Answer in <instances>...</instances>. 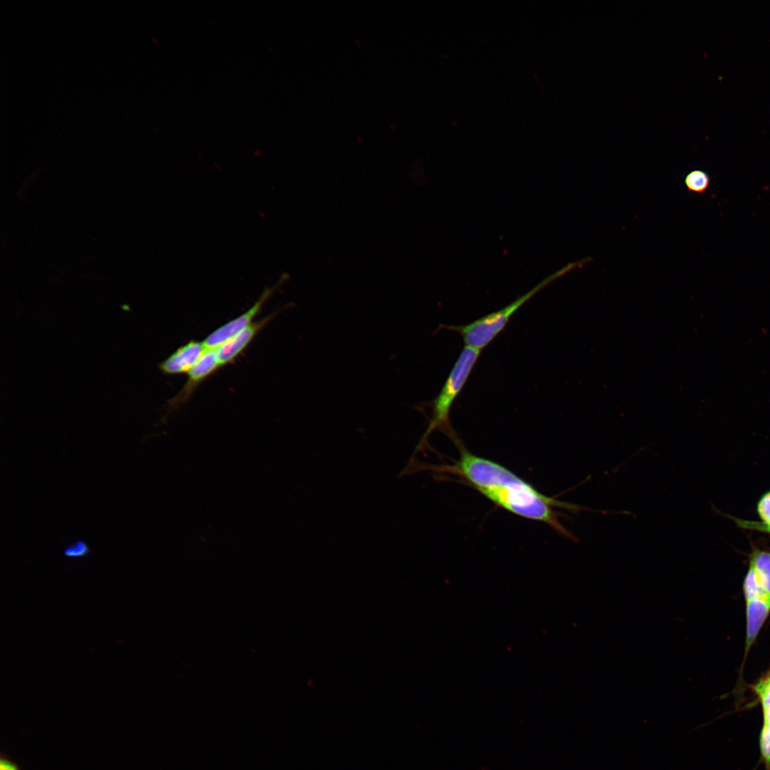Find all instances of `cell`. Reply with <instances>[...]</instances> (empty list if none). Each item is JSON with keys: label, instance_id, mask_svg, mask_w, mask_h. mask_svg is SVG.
Listing matches in <instances>:
<instances>
[{"label": "cell", "instance_id": "1", "mask_svg": "<svg viewBox=\"0 0 770 770\" xmlns=\"http://www.w3.org/2000/svg\"><path fill=\"white\" fill-rule=\"evenodd\" d=\"M451 471L498 507L518 516L547 523L559 534L574 541L576 538L560 522L554 507L573 512L582 506L559 501L540 493L505 466L462 450Z\"/></svg>", "mask_w": 770, "mask_h": 770}, {"label": "cell", "instance_id": "2", "mask_svg": "<svg viewBox=\"0 0 770 770\" xmlns=\"http://www.w3.org/2000/svg\"><path fill=\"white\" fill-rule=\"evenodd\" d=\"M574 267V264L568 265L541 281L532 289L506 307L495 312L487 314L467 324L449 325L446 328L459 333L463 339L465 346L481 350L504 329L510 317L520 307L548 284Z\"/></svg>", "mask_w": 770, "mask_h": 770}, {"label": "cell", "instance_id": "3", "mask_svg": "<svg viewBox=\"0 0 770 770\" xmlns=\"http://www.w3.org/2000/svg\"><path fill=\"white\" fill-rule=\"evenodd\" d=\"M480 352L481 350L477 349L464 346L439 394L433 401L432 419L424 437H427L436 428L450 433L451 409L477 362Z\"/></svg>", "mask_w": 770, "mask_h": 770}, {"label": "cell", "instance_id": "4", "mask_svg": "<svg viewBox=\"0 0 770 770\" xmlns=\"http://www.w3.org/2000/svg\"><path fill=\"white\" fill-rule=\"evenodd\" d=\"M276 288L277 286L266 288L258 300L246 312L209 334L202 342L205 347L207 349H216L250 325L252 320L260 311L264 303L272 294Z\"/></svg>", "mask_w": 770, "mask_h": 770}, {"label": "cell", "instance_id": "5", "mask_svg": "<svg viewBox=\"0 0 770 770\" xmlns=\"http://www.w3.org/2000/svg\"><path fill=\"white\" fill-rule=\"evenodd\" d=\"M206 350L203 342L191 341L161 362L159 368L166 374L188 372Z\"/></svg>", "mask_w": 770, "mask_h": 770}, {"label": "cell", "instance_id": "6", "mask_svg": "<svg viewBox=\"0 0 770 770\" xmlns=\"http://www.w3.org/2000/svg\"><path fill=\"white\" fill-rule=\"evenodd\" d=\"M220 366L216 349H207L188 372V383L185 385L182 392L170 401V405H175L177 401L180 402L187 399L193 388L214 372Z\"/></svg>", "mask_w": 770, "mask_h": 770}, {"label": "cell", "instance_id": "7", "mask_svg": "<svg viewBox=\"0 0 770 770\" xmlns=\"http://www.w3.org/2000/svg\"><path fill=\"white\" fill-rule=\"evenodd\" d=\"M270 317L271 316L259 322L252 323L234 337L216 348L220 365H225L232 361L242 351Z\"/></svg>", "mask_w": 770, "mask_h": 770}, {"label": "cell", "instance_id": "8", "mask_svg": "<svg viewBox=\"0 0 770 770\" xmlns=\"http://www.w3.org/2000/svg\"><path fill=\"white\" fill-rule=\"evenodd\" d=\"M746 657L770 612V597L746 600Z\"/></svg>", "mask_w": 770, "mask_h": 770}, {"label": "cell", "instance_id": "9", "mask_svg": "<svg viewBox=\"0 0 770 770\" xmlns=\"http://www.w3.org/2000/svg\"><path fill=\"white\" fill-rule=\"evenodd\" d=\"M750 565L754 568L763 590L770 596V552L754 550L751 555Z\"/></svg>", "mask_w": 770, "mask_h": 770}, {"label": "cell", "instance_id": "10", "mask_svg": "<svg viewBox=\"0 0 770 770\" xmlns=\"http://www.w3.org/2000/svg\"><path fill=\"white\" fill-rule=\"evenodd\" d=\"M709 183V175L702 170H692L684 178L685 186L690 192L702 193L707 190Z\"/></svg>", "mask_w": 770, "mask_h": 770}, {"label": "cell", "instance_id": "11", "mask_svg": "<svg viewBox=\"0 0 770 770\" xmlns=\"http://www.w3.org/2000/svg\"><path fill=\"white\" fill-rule=\"evenodd\" d=\"M744 593L746 600L769 596L763 590L755 570L750 564L744 582Z\"/></svg>", "mask_w": 770, "mask_h": 770}, {"label": "cell", "instance_id": "12", "mask_svg": "<svg viewBox=\"0 0 770 770\" xmlns=\"http://www.w3.org/2000/svg\"><path fill=\"white\" fill-rule=\"evenodd\" d=\"M90 553L91 548L88 544L83 539H78L63 549V555L68 558H83Z\"/></svg>", "mask_w": 770, "mask_h": 770}, {"label": "cell", "instance_id": "13", "mask_svg": "<svg viewBox=\"0 0 770 770\" xmlns=\"http://www.w3.org/2000/svg\"><path fill=\"white\" fill-rule=\"evenodd\" d=\"M759 746L766 769L770 770V725L769 724H763L759 736Z\"/></svg>", "mask_w": 770, "mask_h": 770}, {"label": "cell", "instance_id": "14", "mask_svg": "<svg viewBox=\"0 0 770 770\" xmlns=\"http://www.w3.org/2000/svg\"><path fill=\"white\" fill-rule=\"evenodd\" d=\"M754 691L759 699L763 709L770 706V675L760 680L755 685Z\"/></svg>", "mask_w": 770, "mask_h": 770}, {"label": "cell", "instance_id": "15", "mask_svg": "<svg viewBox=\"0 0 770 770\" xmlns=\"http://www.w3.org/2000/svg\"><path fill=\"white\" fill-rule=\"evenodd\" d=\"M736 525L742 529L756 530L770 534V524L760 521L732 518Z\"/></svg>", "mask_w": 770, "mask_h": 770}, {"label": "cell", "instance_id": "16", "mask_svg": "<svg viewBox=\"0 0 770 770\" xmlns=\"http://www.w3.org/2000/svg\"><path fill=\"white\" fill-rule=\"evenodd\" d=\"M758 514L761 521L770 524V491L764 494L759 500L757 505Z\"/></svg>", "mask_w": 770, "mask_h": 770}, {"label": "cell", "instance_id": "17", "mask_svg": "<svg viewBox=\"0 0 770 770\" xmlns=\"http://www.w3.org/2000/svg\"><path fill=\"white\" fill-rule=\"evenodd\" d=\"M0 770H19L18 766L6 758H1Z\"/></svg>", "mask_w": 770, "mask_h": 770}, {"label": "cell", "instance_id": "18", "mask_svg": "<svg viewBox=\"0 0 770 770\" xmlns=\"http://www.w3.org/2000/svg\"><path fill=\"white\" fill-rule=\"evenodd\" d=\"M764 724L770 725V706L763 709Z\"/></svg>", "mask_w": 770, "mask_h": 770}]
</instances>
